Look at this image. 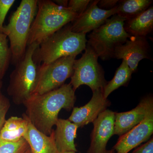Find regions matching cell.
<instances>
[{
    "instance_id": "cell-21",
    "label": "cell",
    "mask_w": 153,
    "mask_h": 153,
    "mask_svg": "<svg viewBox=\"0 0 153 153\" xmlns=\"http://www.w3.org/2000/svg\"><path fill=\"white\" fill-rule=\"evenodd\" d=\"M7 37L0 33V79L2 80L11 61V52Z\"/></svg>"
},
{
    "instance_id": "cell-3",
    "label": "cell",
    "mask_w": 153,
    "mask_h": 153,
    "mask_svg": "<svg viewBox=\"0 0 153 153\" xmlns=\"http://www.w3.org/2000/svg\"><path fill=\"white\" fill-rule=\"evenodd\" d=\"M77 16L68 8L57 5L50 0H38V9L28 38V46L40 45Z\"/></svg>"
},
{
    "instance_id": "cell-22",
    "label": "cell",
    "mask_w": 153,
    "mask_h": 153,
    "mask_svg": "<svg viewBox=\"0 0 153 153\" xmlns=\"http://www.w3.org/2000/svg\"><path fill=\"white\" fill-rule=\"evenodd\" d=\"M29 148L24 138L16 142L0 141V153H25Z\"/></svg>"
},
{
    "instance_id": "cell-2",
    "label": "cell",
    "mask_w": 153,
    "mask_h": 153,
    "mask_svg": "<svg viewBox=\"0 0 153 153\" xmlns=\"http://www.w3.org/2000/svg\"><path fill=\"white\" fill-rule=\"evenodd\" d=\"M87 43L86 34L74 33L68 24L42 42L33 58L37 64H48L62 57H76L85 50Z\"/></svg>"
},
{
    "instance_id": "cell-5",
    "label": "cell",
    "mask_w": 153,
    "mask_h": 153,
    "mask_svg": "<svg viewBox=\"0 0 153 153\" xmlns=\"http://www.w3.org/2000/svg\"><path fill=\"white\" fill-rule=\"evenodd\" d=\"M39 45H29L23 57L16 64L10 75L7 89L15 104H24L35 93L38 77V66L33 55Z\"/></svg>"
},
{
    "instance_id": "cell-11",
    "label": "cell",
    "mask_w": 153,
    "mask_h": 153,
    "mask_svg": "<svg viewBox=\"0 0 153 153\" xmlns=\"http://www.w3.org/2000/svg\"><path fill=\"white\" fill-rule=\"evenodd\" d=\"M153 110V97L149 94L143 97L134 109L123 112H115L114 135H122L138 125Z\"/></svg>"
},
{
    "instance_id": "cell-4",
    "label": "cell",
    "mask_w": 153,
    "mask_h": 153,
    "mask_svg": "<svg viewBox=\"0 0 153 153\" xmlns=\"http://www.w3.org/2000/svg\"><path fill=\"white\" fill-rule=\"evenodd\" d=\"M38 0H22L10 17L2 33L8 38L11 61L16 65L25 55L28 47L30 29L38 9Z\"/></svg>"
},
{
    "instance_id": "cell-9",
    "label": "cell",
    "mask_w": 153,
    "mask_h": 153,
    "mask_svg": "<svg viewBox=\"0 0 153 153\" xmlns=\"http://www.w3.org/2000/svg\"><path fill=\"white\" fill-rule=\"evenodd\" d=\"M98 1L99 0L91 1L86 10L71 22L73 32L86 34L100 27L117 13V6L111 10H103L97 6Z\"/></svg>"
},
{
    "instance_id": "cell-12",
    "label": "cell",
    "mask_w": 153,
    "mask_h": 153,
    "mask_svg": "<svg viewBox=\"0 0 153 153\" xmlns=\"http://www.w3.org/2000/svg\"><path fill=\"white\" fill-rule=\"evenodd\" d=\"M149 49L146 37L131 36L124 44L116 48L114 58L125 61L134 73L141 60L149 58Z\"/></svg>"
},
{
    "instance_id": "cell-18",
    "label": "cell",
    "mask_w": 153,
    "mask_h": 153,
    "mask_svg": "<svg viewBox=\"0 0 153 153\" xmlns=\"http://www.w3.org/2000/svg\"><path fill=\"white\" fill-rule=\"evenodd\" d=\"M124 28L131 36L146 37L153 29V6L134 18L125 21Z\"/></svg>"
},
{
    "instance_id": "cell-17",
    "label": "cell",
    "mask_w": 153,
    "mask_h": 153,
    "mask_svg": "<svg viewBox=\"0 0 153 153\" xmlns=\"http://www.w3.org/2000/svg\"><path fill=\"white\" fill-rule=\"evenodd\" d=\"M29 120L24 114L22 117L12 116L6 120L0 131V141L16 142L24 138L28 129Z\"/></svg>"
},
{
    "instance_id": "cell-24",
    "label": "cell",
    "mask_w": 153,
    "mask_h": 153,
    "mask_svg": "<svg viewBox=\"0 0 153 153\" xmlns=\"http://www.w3.org/2000/svg\"><path fill=\"white\" fill-rule=\"evenodd\" d=\"M10 106L8 99L0 90V131L5 122L6 116Z\"/></svg>"
},
{
    "instance_id": "cell-20",
    "label": "cell",
    "mask_w": 153,
    "mask_h": 153,
    "mask_svg": "<svg viewBox=\"0 0 153 153\" xmlns=\"http://www.w3.org/2000/svg\"><path fill=\"white\" fill-rule=\"evenodd\" d=\"M133 73L125 61L123 60L120 66L117 69L114 76L108 82L103 88V94L105 98L108 99L113 91L121 86H127L131 78Z\"/></svg>"
},
{
    "instance_id": "cell-8",
    "label": "cell",
    "mask_w": 153,
    "mask_h": 153,
    "mask_svg": "<svg viewBox=\"0 0 153 153\" xmlns=\"http://www.w3.org/2000/svg\"><path fill=\"white\" fill-rule=\"evenodd\" d=\"M76 57L60 58L48 64L39 65L38 81L34 94H41L59 88L73 73Z\"/></svg>"
},
{
    "instance_id": "cell-25",
    "label": "cell",
    "mask_w": 153,
    "mask_h": 153,
    "mask_svg": "<svg viewBox=\"0 0 153 153\" xmlns=\"http://www.w3.org/2000/svg\"><path fill=\"white\" fill-rule=\"evenodd\" d=\"M15 2V0H0V33H2L3 24L7 14Z\"/></svg>"
},
{
    "instance_id": "cell-31",
    "label": "cell",
    "mask_w": 153,
    "mask_h": 153,
    "mask_svg": "<svg viewBox=\"0 0 153 153\" xmlns=\"http://www.w3.org/2000/svg\"><path fill=\"white\" fill-rule=\"evenodd\" d=\"M2 86V80L0 79V90L1 89Z\"/></svg>"
},
{
    "instance_id": "cell-19",
    "label": "cell",
    "mask_w": 153,
    "mask_h": 153,
    "mask_svg": "<svg viewBox=\"0 0 153 153\" xmlns=\"http://www.w3.org/2000/svg\"><path fill=\"white\" fill-rule=\"evenodd\" d=\"M151 0H123L119 1L117 6V15L127 21L134 18L149 8Z\"/></svg>"
},
{
    "instance_id": "cell-23",
    "label": "cell",
    "mask_w": 153,
    "mask_h": 153,
    "mask_svg": "<svg viewBox=\"0 0 153 153\" xmlns=\"http://www.w3.org/2000/svg\"><path fill=\"white\" fill-rule=\"evenodd\" d=\"M91 1L90 0H70L68 1V8L78 16L86 10Z\"/></svg>"
},
{
    "instance_id": "cell-13",
    "label": "cell",
    "mask_w": 153,
    "mask_h": 153,
    "mask_svg": "<svg viewBox=\"0 0 153 153\" xmlns=\"http://www.w3.org/2000/svg\"><path fill=\"white\" fill-rule=\"evenodd\" d=\"M111 102L104 98L102 89L93 92L90 101L80 107H74L68 120L75 124L78 128H82L88 124L93 123L101 113L107 109Z\"/></svg>"
},
{
    "instance_id": "cell-29",
    "label": "cell",
    "mask_w": 153,
    "mask_h": 153,
    "mask_svg": "<svg viewBox=\"0 0 153 153\" xmlns=\"http://www.w3.org/2000/svg\"><path fill=\"white\" fill-rule=\"evenodd\" d=\"M106 153H116L115 152L113 149L107 151Z\"/></svg>"
},
{
    "instance_id": "cell-1",
    "label": "cell",
    "mask_w": 153,
    "mask_h": 153,
    "mask_svg": "<svg viewBox=\"0 0 153 153\" xmlns=\"http://www.w3.org/2000/svg\"><path fill=\"white\" fill-rule=\"evenodd\" d=\"M76 100L75 91L70 83L43 94H33L24 102L25 114L39 131L49 135L62 109L69 111Z\"/></svg>"
},
{
    "instance_id": "cell-26",
    "label": "cell",
    "mask_w": 153,
    "mask_h": 153,
    "mask_svg": "<svg viewBox=\"0 0 153 153\" xmlns=\"http://www.w3.org/2000/svg\"><path fill=\"white\" fill-rule=\"evenodd\" d=\"M131 153H153V138L140 146Z\"/></svg>"
},
{
    "instance_id": "cell-27",
    "label": "cell",
    "mask_w": 153,
    "mask_h": 153,
    "mask_svg": "<svg viewBox=\"0 0 153 153\" xmlns=\"http://www.w3.org/2000/svg\"><path fill=\"white\" fill-rule=\"evenodd\" d=\"M118 0H101L99 1L97 6L100 8L105 10H109L117 6Z\"/></svg>"
},
{
    "instance_id": "cell-15",
    "label": "cell",
    "mask_w": 153,
    "mask_h": 153,
    "mask_svg": "<svg viewBox=\"0 0 153 153\" xmlns=\"http://www.w3.org/2000/svg\"><path fill=\"white\" fill-rule=\"evenodd\" d=\"M24 138L32 153H60L55 144L54 130L51 134L47 135L38 130L29 120L27 131Z\"/></svg>"
},
{
    "instance_id": "cell-7",
    "label": "cell",
    "mask_w": 153,
    "mask_h": 153,
    "mask_svg": "<svg viewBox=\"0 0 153 153\" xmlns=\"http://www.w3.org/2000/svg\"><path fill=\"white\" fill-rule=\"evenodd\" d=\"M98 55L92 48L86 44L85 52L79 59L74 60L73 73L70 83L75 91L81 85L90 88L92 92L105 87L107 81L104 71L98 62Z\"/></svg>"
},
{
    "instance_id": "cell-32",
    "label": "cell",
    "mask_w": 153,
    "mask_h": 153,
    "mask_svg": "<svg viewBox=\"0 0 153 153\" xmlns=\"http://www.w3.org/2000/svg\"><path fill=\"white\" fill-rule=\"evenodd\" d=\"M62 153H76V152H63Z\"/></svg>"
},
{
    "instance_id": "cell-14",
    "label": "cell",
    "mask_w": 153,
    "mask_h": 153,
    "mask_svg": "<svg viewBox=\"0 0 153 153\" xmlns=\"http://www.w3.org/2000/svg\"><path fill=\"white\" fill-rule=\"evenodd\" d=\"M153 133V110L140 123L120 136L113 149L116 153H128L143 143L147 141Z\"/></svg>"
},
{
    "instance_id": "cell-10",
    "label": "cell",
    "mask_w": 153,
    "mask_h": 153,
    "mask_svg": "<svg viewBox=\"0 0 153 153\" xmlns=\"http://www.w3.org/2000/svg\"><path fill=\"white\" fill-rule=\"evenodd\" d=\"M115 112L106 109L93 122L91 143L87 153H106L108 142L114 131Z\"/></svg>"
},
{
    "instance_id": "cell-30",
    "label": "cell",
    "mask_w": 153,
    "mask_h": 153,
    "mask_svg": "<svg viewBox=\"0 0 153 153\" xmlns=\"http://www.w3.org/2000/svg\"><path fill=\"white\" fill-rule=\"evenodd\" d=\"M25 153H32V152H31V151H30V148H29V149L27 150V151L25 152Z\"/></svg>"
},
{
    "instance_id": "cell-6",
    "label": "cell",
    "mask_w": 153,
    "mask_h": 153,
    "mask_svg": "<svg viewBox=\"0 0 153 153\" xmlns=\"http://www.w3.org/2000/svg\"><path fill=\"white\" fill-rule=\"evenodd\" d=\"M125 22L124 19L115 14L88 35L87 44L102 60L114 58L116 48L130 38L124 28Z\"/></svg>"
},
{
    "instance_id": "cell-28",
    "label": "cell",
    "mask_w": 153,
    "mask_h": 153,
    "mask_svg": "<svg viewBox=\"0 0 153 153\" xmlns=\"http://www.w3.org/2000/svg\"><path fill=\"white\" fill-rule=\"evenodd\" d=\"M53 2L57 5L64 8H68V0H55Z\"/></svg>"
},
{
    "instance_id": "cell-16",
    "label": "cell",
    "mask_w": 153,
    "mask_h": 153,
    "mask_svg": "<svg viewBox=\"0 0 153 153\" xmlns=\"http://www.w3.org/2000/svg\"><path fill=\"white\" fill-rule=\"evenodd\" d=\"M54 130V137L57 150L60 153L77 152L74 140L78 127L68 120L58 119Z\"/></svg>"
}]
</instances>
